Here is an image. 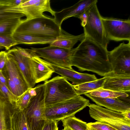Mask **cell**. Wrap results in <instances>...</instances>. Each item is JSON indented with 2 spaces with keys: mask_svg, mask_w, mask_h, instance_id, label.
<instances>
[{
  "mask_svg": "<svg viewBox=\"0 0 130 130\" xmlns=\"http://www.w3.org/2000/svg\"><path fill=\"white\" fill-rule=\"evenodd\" d=\"M31 48L36 55L51 63L66 68L73 69L72 60L75 48L67 49L49 46L43 48Z\"/></svg>",
  "mask_w": 130,
  "mask_h": 130,
  "instance_id": "cell-7",
  "label": "cell"
},
{
  "mask_svg": "<svg viewBox=\"0 0 130 130\" xmlns=\"http://www.w3.org/2000/svg\"><path fill=\"white\" fill-rule=\"evenodd\" d=\"M8 59L7 52H0V70L2 71L4 68Z\"/></svg>",
  "mask_w": 130,
  "mask_h": 130,
  "instance_id": "cell-34",
  "label": "cell"
},
{
  "mask_svg": "<svg viewBox=\"0 0 130 130\" xmlns=\"http://www.w3.org/2000/svg\"><path fill=\"white\" fill-rule=\"evenodd\" d=\"M58 122L52 120H48L42 130H58Z\"/></svg>",
  "mask_w": 130,
  "mask_h": 130,
  "instance_id": "cell-33",
  "label": "cell"
},
{
  "mask_svg": "<svg viewBox=\"0 0 130 130\" xmlns=\"http://www.w3.org/2000/svg\"><path fill=\"white\" fill-rule=\"evenodd\" d=\"M33 91L29 88L25 92L18 97L14 105V108L23 110L27 107L32 97Z\"/></svg>",
  "mask_w": 130,
  "mask_h": 130,
  "instance_id": "cell-27",
  "label": "cell"
},
{
  "mask_svg": "<svg viewBox=\"0 0 130 130\" xmlns=\"http://www.w3.org/2000/svg\"><path fill=\"white\" fill-rule=\"evenodd\" d=\"M86 24L84 27L85 37L107 48L109 41L107 39L96 3L90 6L86 11Z\"/></svg>",
  "mask_w": 130,
  "mask_h": 130,
  "instance_id": "cell-6",
  "label": "cell"
},
{
  "mask_svg": "<svg viewBox=\"0 0 130 130\" xmlns=\"http://www.w3.org/2000/svg\"><path fill=\"white\" fill-rule=\"evenodd\" d=\"M31 55L36 83L46 81L54 73L47 61L35 55L29 49Z\"/></svg>",
  "mask_w": 130,
  "mask_h": 130,
  "instance_id": "cell-16",
  "label": "cell"
},
{
  "mask_svg": "<svg viewBox=\"0 0 130 130\" xmlns=\"http://www.w3.org/2000/svg\"><path fill=\"white\" fill-rule=\"evenodd\" d=\"M84 94L97 105L104 107L108 109L120 112L130 111V105L125 102L122 97L103 98L92 96L87 93Z\"/></svg>",
  "mask_w": 130,
  "mask_h": 130,
  "instance_id": "cell-17",
  "label": "cell"
},
{
  "mask_svg": "<svg viewBox=\"0 0 130 130\" xmlns=\"http://www.w3.org/2000/svg\"><path fill=\"white\" fill-rule=\"evenodd\" d=\"M23 19L13 18L0 21V34L12 35Z\"/></svg>",
  "mask_w": 130,
  "mask_h": 130,
  "instance_id": "cell-23",
  "label": "cell"
},
{
  "mask_svg": "<svg viewBox=\"0 0 130 130\" xmlns=\"http://www.w3.org/2000/svg\"><path fill=\"white\" fill-rule=\"evenodd\" d=\"M90 104L88 100L78 95L67 100L45 106V117L47 120L58 122L74 116Z\"/></svg>",
  "mask_w": 130,
  "mask_h": 130,
  "instance_id": "cell-5",
  "label": "cell"
},
{
  "mask_svg": "<svg viewBox=\"0 0 130 130\" xmlns=\"http://www.w3.org/2000/svg\"><path fill=\"white\" fill-rule=\"evenodd\" d=\"M0 93L7 99L10 103L14 105L18 97L14 95L9 90L7 86L0 81Z\"/></svg>",
  "mask_w": 130,
  "mask_h": 130,
  "instance_id": "cell-30",
  "label": "cell"
},
{
  "mask_svg": "<svg viewBox=\"0 0 130 130\" xmlns=\"http://www.w3.org/2000/svg\"><path fill=\"white\" fill-rule=\"evenodd\" d=\"M9 11L19 12L24 14L27 19L43 16L44 12H48L54 16L56 11L51 7L50 0H23L18 6L7 9Z\"/></svg>",
  "mask_w": 130,
  "mask_h": 130,
  "instance_id": "cell-10",
  "label": "cell"
},
{
  "mask_svg": "<svg viewBox=\"0 0 130 130\" xmlns=\"http://www.w3.org/2000/svg\"><path fill=\"white\" fill-rule=\"evenodd\" d=\"M34 88L33 95L23 111L29 130H42L48 120L45 114V85L44 83Z\"/></svg>",
  "mask_w": 130,
  "mask_h": 130,
  "instance_id": "cell-2",
  "label": "cell"
},
{
  "mask_svg": "<svg viewBox=\"0 0 130 130\" xmlns=\"http://www.w3.org/2000/svg\"><path fill=\"white\" fill-rule=\"evenodd\" d=\"M62 121L63 126L68 127L72 130H89L86 122L74 116L66 118Z\"/></svg>",
  "mask_w": 130,
  "mask_h": 130,
  "instance_id": "cell-25",
  "label": "cell"
},
{
  "mask_svg": "<svg viewBox=\"0 0 130 130\" xmlns=\"http://www.w3.org/2000/svg\"><path fill=\"white\" fill-rule=\"evenodd\" d=\"M85 37L84 33L75 36L68 33L62 29L60 35L57 37L56 39L50 44L49 46L71 49L78 42L82 41Z\"/></svg>",
  "mask_w": 130,
  "mask_h": 130,
  "instance_id": "cell-19",
  "label": "cell"
},
{
  "mask_svg": "<svg viewBox=\"0 0 130 130\" xmlns=\"http://www.w3.org/2000/svg\"><path fill=\"white\" fill-rule=\"evenodd\" d=\"M89 112L91 118L102 123L120 122L130 125V119L122 113L111 110L93 104H90Z\"/></svg>",
  "mask_w": 130,
  "mask_h": 130,
  "instance_id": "cell-12",
  "label": "cell"
},
{
  "mask_svg": "<svg viewBox=\"0 0 130 130\" xmlns=\"http://www.w3.org/2000/svg\"><path fill=\"white\" fill-rule=\"evenodd\" d=\"M86 93L92 96L103 98H126L129 96V94L127 93L113 91L102 88H99Z\"/></svg>",
  "mask_w": 130,
  "mask_h": 130,
  "instance_id": "cell-24",
  "label": "cell"
},
{
  "mask_svg": "<svg viewBox=\"0 0 130 130\" xmlns=\"http://www.w3.org/2000/svg\"><path fill=\"white\" fill-rule=\"evenodd\" d=\"M18 45L12 35L0 34V49L8 50L12 46Z\"/></svg>",
  "mask_w": 130,
  "mask_h": 130,
  "instance_id": "cell-28",
  "label": "cell"
},
{
  "mask_svg": "<svg viewBox=\"0 0 130 130\" xmlns=\"http://www.w3.org/2000/svg\"><path fill=\"white\" fill-rule=\"evenodd\" d=\"M75 48L72 60V66L80 71H91L102 76L111 72L107 48L86 37Z\"/></svg>",
  "mask_w": 130,
  "mask_h": 130,
  "instance_id": "cell-1",
  "label": "cell"
},
{
  "mask_svg": "<svg viewBox=\"0 0 130 130\" xmlns=\"http://www.w3.org/2000/svg\"><path fill=\"white\" fill-rule=\"evenodd\" d=\"M15 109L9 116L10 130H29L23 111Z\"/></svg>",
  "mask_w": 130,
  "mask_h": 130,
  "instance_id": "cell-21",
  "label": "cell"
},
{
  "mask_svg": "<svg viewBox=\"0 0 130 130\" xmlns=\"http://www.w3.org/2000/svg\"><path fill=\"white\" fill-rule=\"evenodd\" d=\"M23 0H0V5L9 7H16L19 5Z\"/></svg>",
  "mask_w": 130,
  "mask_h": 130,
  "instance_id": "cell-32",
  "label": "cell"
},
{
  "mask_svg": "<svg viewBox=\"0 0 130 130\" xmlns=\"http://www.w3.org/2000/svg\"><path fill=\"white\" fill-rule=\"evenodd\" d=\"M0 81L7 86L6 79L3 74L2 71L0 70Z\"/></svg>",
  "mask_w": 130,
  "mask_h": 130,
  "instance_id": "cell-36",
  "label": "cell"
},
{
  "mask_svg": "<svg viewBox=\"0 0 130 130\" xmlns=\"http://www.w3.org/2000/svg\"><path fill=\"white\" fill-rule=\"evenodd\" d=\"M47 62L48 65L52 69L54 73L60 75L67 80L71 81L74 85H80L98 79L94 74L79 73L73 69L66 68Z\"/></svg>",
  "mask_w": 130,
  "mask_h": 130,
  "instance_id": "cell-14",
  "label": "cell"
},
{
  "mask_svg": "<svg viewBox=\"0 0 130 130\" xmlns=\"http://www.w3.org/2000/svg\"><path fill=\"white\" fill-rule=\"evenodd\" d=\"M97 0H81L73 5L56 12L54 18L56 22L61 26L63 22L71 17L78 18L92 5L97 3Z\"/></svg>",
  "mask_w": 130,
  "mask_h": 130,
  "instance_id": "cell-13",
  "label": "cell"
},
{
  "mask_svg": "<svg viewBox=\"0 0 130 130\" xmlns=\"http://www.w3.org/2000/svg\"><path fill=\"white\" fill-rule=\"evenodd\" d=\"M108 56L112 71L105 77L130 75V41L121 43L108 51Z\"/></svg>",
  "mask_w": 130,
  "mask_h": 130,
  "instance_id": "cell-8",
  "label": "cell"
},
{
  "mask_svg": "<svg viewBox=\"0 0 130 130\" xmlns=\"http://www.w3.org/2000/svg\"><path fill=\"white\" fill-rule=\"evenodd\" d=\"M12 36L18 44H50L55 40L57 38L45 37L16 32H14Z\"/></svg>",
  "mask_w": 130,
  "mask_h": 130,
  "instance_id": "cell-20",
  "label": "cell"
},
{
  "mask_svg": "<svg viewBox=\"0 0 130 130\" xmlns=\"http://www.w3.org/2000/svg\"><path fill=\"white\" fill-rule=\"evenodd\" d=\"M78 18L81 20V25L84 27L87 21V15L86 11L82 14Z\"/></svg>",
  "mask_w": 130,
  "mask_h": 130,
  "instance_id": "cell-35",
  "label": "cell"
},
{
  "mask_svg": "<svg viewBox=\"0 0 130 130\" xmlns=\"http://www.w3.org/2000/svg\"><path fill=\"white\" fill-rule=\"evenodd\" d=\"M62 28L54 18L44 15L29 19H23L14 32L48 37L56 38L61 33Z\"/></svg>",
  "mask_w": 130,
  "mask_h": 130,
  "instance_id": "cell-3",
  "label": "cell"
},
{
  "mask_svg": "<svg viewBox=\"0 0 130 130\" xmlns=\"http://www.w3.org/2000/svg\"><path fill=\"white\" fill-rule=\"evenodd\" d=\"M89 130H117L109 125L97 121L87 123Z\"/></svg>",
  "mask_w": 130,
  "mask_h": 130,
  "instance_id": "cell-31",
  "label": "cell"
},
{
  "mask_svg": "<svg viewBox=\"0 0 130 130\" xmlns=\"http://www.w3.org/2000/svg\"><path fill=\"white\" fill-rule=\"evenodd\" d=\"M62 130H72L71 128L67 127H64V128Z\"/></svg>",
  "mask_w": 130,
  "mask_h": 130,
  "instance_id": "cell-38",
  "label": "cell"
},
{
  "mask_svg": "<svg viewBox=\"0 0 130 130\" xmlns=\"http://www.w3.org/2000/svg\"><path fill=\"white\" fill-rule=\"evenodd\" d=\"M2 72L4 76L8 77L15 83L21 95L29 88L16 63L8 56Z\"/></svg>",
  "mask_w": 130,
  "mask_h": 130,
  "instance_id": "cell-15",
  "label": "cell"
},
{
  "mask_svg": "<svg viewBox=\"0 0 130 130\" xmlns=\"http://www.w3.org/2000/svg\"><path fill=\"white\" fill-rule=\"evenodd\" d=\"M11 104L0 93V130H8L6 122V111Z\"/></svg>",
  "mask_w": 130,
  "mask_h": 130,
  "instance_id": "cell-26",
  "label": "cell"
},
{
  "mask_svg": "<svg viewBox=\"0 0 130 130\" xmlns=\"http://www.w3.org/2000/svg\"><path fill=\"white\" fill-rule=\"evenodd\" d=\"M106 77L78 85H73L78 95L85 94L90 91L102 88L106 79Z\"/></svg>",
  "mask_w": 130,
  "mask_h": 130,
  "instance_id": "cell-22",
  "label": "cell"
},
{
  "mask_svg": "<svg viewBox=\"0 0 130 130\" xmlns=\"http://www.w3.org/2000/svg\"><path fill=\"white\" fill-rule=\"evenodd\" d=\"M45 106L62 102L78 95L73 85L62 76H58L44 82Z\"/></svg>",
  "mask_w": 130,
  "mask_h": 130,
  "instance_id": "cell-4",
  "label": "cell"
},
{
  "mask_svg": "<svg viewBox=\"0 0 130 130\" xmlns=\"http://www.w3.org/2000/svg\"><path fill=\"white\" fill-rule=\"evenodd\" d=\"M101 20L107 40L130 41V19L102 17Z\"/></svg>",
  "mask_w": 130,
  "mask_h": 130,
  "instance_id": "cell-9",
  "label": "cell"
},
{
  "mask_svg": "<svg viewBox=\"0 0 130 130\" xmlns=\"http://www.w3.org/2000/svg\"><path fill=\"white\" fill-rule=\"evenodd\" d=\"M127 119H130V111L122 112Z\"/></svg>",
  "mask_w": 130,
  "mask_h": 130,
  "instance_id": "cell-37",
  "label": "cell"
},
{
  "mask_svg": "<svg viewBox=\"0 0 130 130\" xmlns=\"http://www.w3.org/2000/svg\"><path fill=\"white\" fill-rule=\"evenodd\" d=\"M106 77L102 88L115 91L130 93V75Z\"/></svg>",
  "mask_w": 130,
  "mask_h": 130,
  "instance_id": "cell-18",
  "label": "cell"
},
{
  "mask_svg": "<svg viewBox=\"0 0 130 130\" xmlns=\"http://www.w3.org/2000/svg\"><path fill=\"white\" fill-rule=\"evenodd\" d=\"M9 7L0 5V21L2 20L13 18L22 17L25 16L23 14L7 11V9Z\"/></svg>",
  "mask_w": 130,
  "mask_h": 130,
  "instance_id": "cell-29",
  "label": "cell"
},
{
  "mask_svg": "<svg viewBox=\"0 0 130 130\" xmlns=\"http://www.w3.org/2000/svg\"><path fill=\"white\" fill-rule=\"evenodd\" d=\"M7 52L8 56L16 63L29 88H33L36 83L31 58L20 54L15 47Z\"/></svg>",
  "mask_w": 130,
  "mask_h": 130,
  "instance_id": "cell-11",
  "label": "cell"
}]
</instances>
